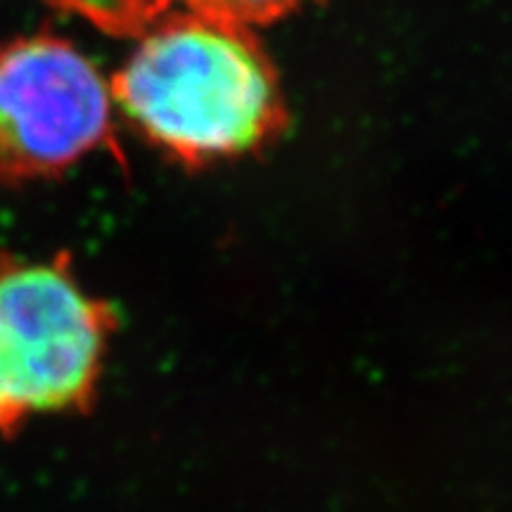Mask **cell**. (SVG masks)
<instances>
[{"mask_svg":"<svg viewBox=\"0 0 512 512\" xmlns=\"http://www.w3.org/2000/svg\"><path fill=\"white\" fill-rule=\"evenodd\" d=\"M112 95L143 136L185 162L252 150L283 114L271 64L247 27L192 12L140 38Z\"/></svg>","mask_w":512,"mask_h":512,"instance_id":"1","label":"cell"},{"mask_svg":"<svg viewBox=\"0 0 512 512\" xmlns=\"http://www.w3.org/2000/svg\"><path fill=\"white\" fill-rule=\"evenodd\" d=\"M110 313L57 264L0 266V422L93 392Z\"/></svg>","mask_w":512,"mask_h":512,"instance_id":"2","label":"cell"},{"mask_svg":"<svg viewBox=\"0 0 512 512\" xmlns=\"http://www.w3.org/2000/svg\"><path fill=\"white\" fill-rule=\"evenodd\" d=\"M112 83L57 36L19 38L0 50V171L43 176L74 164L107 138Z\"/></svg>","mask_w":512,"mask_h":512,"instance_id":"3","label":"cell"},{"mask_svg":"<svg viewBox=\"0 0 512 512\" xmlns=\"http://www.w3.org/2000/svg\"><path fill=\"white\" fill-rule=\"evenodd\" d=\"M297 3L299 0H143L147 19H155L159 12L178 5L183 12L223 19V22L240 24V27L283 17Z\"/></svg>","mask_w":512,"mask_h":512,"instance_id":"4","label":"cell"}]
</instances>
